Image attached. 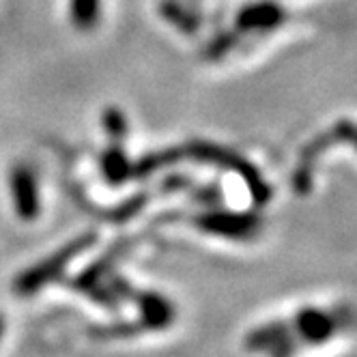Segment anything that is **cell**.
Instances as JSON below:
<instances>
[{
    "label": "cell",
    "mask_w": 357,
    "mask_h": 357,
    "mask_svg": "<svg viewBox=\"0 0 357 357\" xmlns=\"http://www.w3.org/2000/svg\"><path fill=\"white\" fill-rule=\"evenodd\" d=\"M347 323H351V310L344 305L334 308L308 305L287 319L269 321L250 329L243 338V347L250 353H261L265 357H295L303 347L329 342L340 334Z\"/></svg>",
    "instance_id": "cell-1"
},
{
    "label": "cell",
    "mask_w": 357,
    "mask_h": 357,
    "mask_svg": "<svg viewBox=\"0 0 357 357\" xmlns=\"http://www.w3.org/2000/svg\"><path fill=\"white\" fill-rule=\"evenodd\" d=\"M11 196L15 202V213L22 220H35L39 215V190H37V178L31 168L20 166L11 172Z\"/></svg>",
    "instance_id": "cell-2"
},
{
    "label": "cell",
    "mask_w": 357,
    "mask_h": 357,
    "mask_svg": "<svg viewBox=\"0 0 357 357\" xmlns=\"http://www.w3.org/2000/svg\"><path fill=\"white\" fill-rule=\"evenodd\" d=\"M101 9V0H71V20L78 29L86 31L97 24V15Z\"/></svg>",
    "instance_id": "cell-3"
},
{
    "label": "cell",
    "mask_w": 357,
    "mask_h": 357,
    "mask_svg": "<svg viewBox=\"0 0 357 357\" xmlns=\"http://www.w3.org/2000/svg\"><path fill=\"white\" fill-rule=\"evenodd\" d=\"M5 331H7V321H5L3 312H0V342H3V338H5Z\"/></svg>",
    "instance_id": "cell-4"
}]
</instances>
